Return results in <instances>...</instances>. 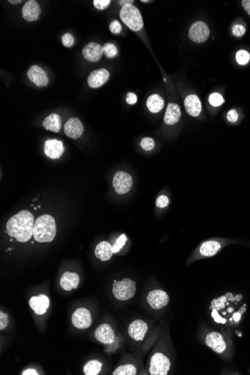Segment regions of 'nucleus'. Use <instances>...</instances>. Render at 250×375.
<instances>
[{"mask_svg": "<svg viewBox=\"0 0 250 375\" xmlns=\"http://www.w3.org/2000/svg\"><path fill=\"white\" fill-rule=\"evenodd\" d=\"M104 53L108 58H114L118 54V50L116 46L113 44H106L103 46Z\"/></svg>", "mask_w": 250, "mask_h": 375, "instance_id": "30", "label": "nucleus"}, {"mask_svg": "<svg viewBox=\"0 0 250 375\" xmlns=\"http://www.w3.org/2000/svg\"><path fill=\"white\" fill-rule=\"evenodd\" d=\"M110 29L113 33H120L121 31V24H120L118 21H114L110 23Z\"/></svg>", "mask_w": 250, "mask_h": 375, "instance_id": "40", "label": "nucleus"}, {"mask_svg": "<svg viewBox=\"0 0 250 375\" xmlns=\"http://www.w3.org/2000/svg\"><path fill=\"white\" fill-rule=\"evenodd\" d=\"M246 29L242 25H235L233 26L232 33L237 37H241L245 34Z\"/></svg>", "mask_w": 250, "mask_h": 375, "instance_id": "37", "label": "nucleus"}, {"mask_svg": "<svg viewBox=\"0 0 250 375\" xmlns=\"http://www.w3.org/2000/svg\"><path fill=\"white\" fill-rule=\"evenodd\" d=\"M80 283L78 274L71 272H66L62 275L60 280V286L66 291H71L77 288Z\"/></svg>", "mask_w": 250, "mask_h": 375, "instance_id": "22", "label": "nucleus"}, {"mask_svg": "<svg viewBox=\"0 0 250 375\" xmlns=\"http://www.w3.org/2000/svg\"><path fill=\"white\" fill-rule=\"evenodd\" d=\"M102 363L97 360H91L87 362L83 368V372L86 375H97L101 371Z\"/></svg>", "mask_w": 250, "mask_h": 375, "instance_id": "27", "label": "nucleus"}, {"mask_svg": "<svg viewBox=\"0 0 250 375\" xmlns=\"http://www.w3.org/2000/svg\"><path fill=\"white\" fill-rule=\"evenodd\" d=\"M170 366V360L166 355L155 353L150 361L149 372L152 375H166Z\"/></svg>", "mask_w": 250, "mask_h": 375, "instance_id": "6", "label": "nucleus"}, {"mask_svg": "<svg viewBox=\"0 0 250 375\" xmlns=\"http://www.w3.org/2000/svg\"><path fill=\"white\" fill-rule=\"evenodd\" d=\"M62 40V44H63V45H64L65 46H66V47H70V46H73V44H74V39H73L71 34L70 33H66L65 34V35H63Z\"/></svg>", "mask_w": 250, "mask_h": 375, "instance_id": "34", "label": "nucleus"}, {"mask_svg": "<svg viewBox=\"0 0 250 375\" xmlns=\"http://www.w3.org/2000/svg\"><path fill=\"white\" fill-rule=\"evenodd\" d=\"M29 306L37 314H44L49 307V300L45 294L32 297L29 300Z\"/></svg>", "mask_w": 250, "mask_h": 375, "instance_id": "20", "label": "nucleus"}, {"mask_svg": "<svg viewBox=\"0 0 250 375\" xmlns=\"http://www.w3.org/2000/svg\"><path fill=\"white\" fill-rule=\"evenodd\" d=\"M34 217L29 211H21L8 220L7 232L19 242H26L33 236Z\"/></svg>", "mask_w": 250, "mask_h": 375, "instance_id": "1", "label": "nucleus"}, {"mask_svg": "<svg viewBox=\"0 0 250 375\" xmlns=\"http://www.w3.org/2000/svg\"><path fill=\"white\" fill-rule=\"evenodd\" d=\"M92 319L88 309L85 308L77 309L72 315V323L77 329H87L91 326Z\"/></svg>", "mask_w": 250, "mask_h": 375, "instance_id": "11", "label": "nucleus"}, {"mask_svg": "<svg viewBox=\"0 0 250 375\" xmlns=\"http://www.w3.org/2000/svg\"><path fill=\"white\" fill-rule=\"evenodd\" d=\"M140 146L143 150L147 151V152L152 150L155 146V140L152 138H144L141 141Z\"/></svg>", "mask_w": 250, "mask_h": 375, "instance_id": "32", "label": "nucleus"}, {"mask_svg": "<svg viewBox=\"0 0 250 375\" xmlns=\"http://www.w3.org/2000/svg\"><path fill=\"white\" fill-rule=\"evenodd\" d=\"M8 315H7L6 314H5V313L2 312V311H1V312H0V330L2 331V330L5 329L7 326H8Z\"/></svg>", "mask_w": 250, "mask_h": 375, "instance_id": "39", "label": "nucleus"}, {"mask_svg": "<svg viewBox=\"0 0 250 375\" xmlns=\"http://www.w3.org/2000/svg\"><path fill=\"white\" fill-rule=\"evenodd\" d=\"M148 331V325L142 320H135L131 323L128 328L130 337L137 342L142 341Z\"/></svg>", "mask_w": 250, "mask_h": 375, "instance_id": "12", "label": "nucleus"}, {"mask_svg": "<svg viewBox=\"0 0 250 375\" xmlns=\"http://www.w3.org/2000/svg\"><path fill=\"white\" fill-rule=\"evenodd\" d=\"M209 35L210 29L204 22L198 21L190 26L189 37L193 42L203 43L208 39Z\"/></svg>", "mask_w": 250, "mask_h": 375, "instance_id": "9", "label": "nucleus"}, {"mask_svg": "<svg viewBox=\"0 0 250 375\" xmlns=\"http://www.w3.org/2000/svg\"><path fill=\"white\" fill-rule=\"evenodd\" d=\"M62 125V120L57 114H51L45 118L43 122V127L46 131L59 132Z\"/></svg>", "mask_w": 250, "mask_h": 375, "instance_id": "25", "label": "nucleus"}, {"mask_svg": "<svg viewBox=\"0 0 250 375\" xmlns=\"http://www.w3.org/2000/svg\"><path fill=\"white\" fill-rule=\"evenodd\" d=\"M250 53L246 50H239L236 54V60H237L238 64L241 65V66L247 65L250 61Z\"/></svg>", "mask_w": 250, "mask_h": 375, "instance_id": "29", "label": "nucleus"}, {"mask_svg": "<svg viewBox=\"0 0 250 375\" xmlns=\"http://www.w3.org/2000/svg\"><path fill=\"white\" fill-rule=\"evenodd\" d=\"M184 107L187 113L191 116L197 117L201 113V101L195 94H190L186 97L184 101Z\"/></svg>", "mask_w": 250, "mask_h": 375, "instance_id": "21", "label": "nucleus"}, {"mask_svg": "<svg viewBox=\"0 0 250 375\" xmlns=\"http://www.w3.org/2000/svg\"><path fill=\"white\" fill-rule=\"evenodd\" d=\"M242 5L247 13L250 15V0H244Z\"/></svg>", "mask_w": 250, "mask_h": 375, "instance_id": "42", "label": "nucleus"}, {"mask_svg": "<svg viewBox=\"0 0 250 375\" xmlns=\"http://www.w3.org/2000/svg\"><path fill=\"white\" fill-rule=\"evenodd\" d=\"M136 368L132 364L123 365L117 368L114 372V375H136Z\"/></svg>", "mask_w": 250, "mask_h": 375, "instance_id": "28", "label": "nucleus"}, {"mask_svg": "<svg viewBox=\"0 0 250 375\" xmlns=\"http://www.w3.org/2000/svg\"><path fill=\"white\" fill-rule=\"evenodd\" d=\"M41 14V8L35 0H29L22 8V15L24 19L29 22L39 19Z\"/></svg>", "mask_w": 250, "mask_h": 375, "instance_id": "18", "label": "nucleus"}, {"mask_svg": "<svg viewBox=\"0 0 250 375\" xmlns=\"http://www.w3.org/2000/svg\"><path fill=\"white\" fill-rule=\"evenodd\" d=\"M56 225L54 218L49 214L39 217L34 225L33 236L39 243H49L54 239Z\"/></svg>", "mask_w": 250, "mask_h": 375, "instance_id": "2", "label": "nucleus"}, {"mask_svg": "<svg viewBox=\"0 0 250 375\" xmlns=\"http://www.w3.org/2000/svg\"><path fill=\"white\" fill-rule=\"evenodd\" d=\"M169 202V200L168 197L166 196L162 195L158 197V199H157L156 205L158 208H164L168 206Z\"/></svg>", "mask_w": 250, "mask_h": 375, "instance_id": "35", "label": "nucleus"}, {"mask_svg": "<svg viewBox=\"0 0 250 375\" xmlns=\"http://www.w3.org/2000/svg\"><path fill=\"white\" fill-rule=\"evenodd\" d=\"M232 243L229 240L210 239L205 241L199 246L198 255L201 258H210L216 256L225 246Z\"/></svg>", "mask_w": 250, "mask_h": 375, "instance_id": "5", "label": "nucleus"}, {"mask_svg": "<svg viewBox=\"0 0 250 375\" xmlns=\"http://www.w3.org/2000/svg\"><path fill=\"white\" fill-rule=\"evenodd\" d=\"M182 112L178 104H169L166 109L164 116V122L168 125H173L180 120Z\"/></svg>", "mask_w": 250, "mask_h": 375, "instance_id": "23", "label": "nucleus"}, {"mask_svg": "<svg viewBox=\"0 0 250 375\" xmlns=\"http://www.w3.org/2000/svg\"><path fill=\"white\" fill-rule=\"evenodd\" d=\"M94 7L98 10H104L106 8L109 6L110 5V0H94Z\"/></svg>", "mask_w": 250, "mask_h": 375, "instance_id": "36", "label": "nucleus"}, {"mask_svg": "<svg viewBox=\"0 0 250 375\" xmlns=\"http://www.w3.org/2000/svg\"><path fill=\"white\" fill-rule=\"evenodd\" d=\"M45 154L51 159H59L64 153L65 148L62 141L48 139L45 142L44 147Z\"/></svg>", "mask_w": 250, "mask_h": 375, "instance_id": "13", "label": "nucleus"}, {"mask_svg": "<svg viewBox=\"0 0 250 375\" xmlns=\"http://www.w3.org/2000/svg\"><path fill=\"white\" fill-rule=\"evenodd\" d=\"M64 130L66 134L69 138L77 139L83 134L84 128L80 119L77 118H71L66 122Z\"/></svg>", "mask_w": 250, "mask_h": 375, "instance_id": "17", "label": "nucleus"}, {"mask_svg": "<svg viewBox=\"0 0 250 375\" xmlns=\"http://www.w3.org/2000/svg\"><path fill=\"white\" fill-rule=\"evenodd\" d=\"M147 302L154 309H159L168 305L169 297L164 291L157 289L148 293Z\"/></svg>", "mask_w": 250, "mask_h": 375, "instance_id": "10", "label": "nucleus"}, {"mask_svg": "<svg viewBox=\"0 0 250 375\" xmlns=\"http://www.w3.org/2000/svg\"><path fill=\"white\" fill-rule=\"evenodd\" d=\"M96 339L103 344H111L115 339V332L108 324L99 326L94 332Z\"/></svg>", "mask_w": 250, "mask_h": 375, "instance_id": "19", "label": "nucleus"}, {"mask_svg": "<svg viewBox=\"0 0 250 375\" xmlns=\"http://www.w3.org/2000/svg\"><path fill=\"white\" fill-rule=\"evenodd\" d=\"M104 54L103 46L97 43H90L83 49V56L87 61L97 63Z\"/></svg>", "mask_w": 250, "mask_h": 375, "instance_id": "15", "label": "nucleus"}, {"mask_svg": "<svg viewBox=\"0 0 250 375\" xmlns=\"http://www.w3.org/2000/svg\"><path fill=\"white\" fill-rule=\"evenodd\" d=\"M113 254H114L113 246L108 241H102L98 243L94 250V255L96 257L102 262L110 260L113 256Z\"/></svg>", "mask_w": 250, "mask_h": 375, "instance_id": "24", "label": "nucleus"}, {"mask_svg": "<svg viewBox=\"0 0 250 375\" xmlns=\"http://www.w3.org/2000/svg\"><path fill=\"white\" fill-rule=\"evenodd\" d=\"M113 185L117 194L124 195L131 191L133 187L132 176L125 172L118 171L114 176Z\"/></svg>", "mask_w": 250, "mask_h": 375, "instance_id": "7", "label": "nucleus"}, {"mask_svg": "<svg viewBox=\"0 0 250 375\" xmlns=\"http://www.w3.org/2000/svg\"><path fill=\"white\" fill-rule=\"evenodd\" d=\"M110 78V73L105 68L98 69L91 72L88 77V83L91 88H97L105 84Z\"/></svg>", "mask_w": 250, "mask_h": 375, "instance_id": "16", "label": "nucleus"}, {"mask_svg": "<svg viewBox=\"0 0 250 375\" xmlns=\"http://www.w3.org/2000/svg\"><path fill=\"white\" fill-rule=\"evenodd\" d=\"M126 241V235H121V236L117 240L116 243H115V245L113 246V252H114V253H116V252H119V251L121 250V248L123 247V246L125 244Z\"/></svg>", "mask_w": 250, "mask_h": 375, "instance_id": "33", "label": "nucleus"}, {"mask_svg": "<svg viewBox=\"0 0 250 375\" xmlns=\"http://www.w3.org/2000/svg\"><path fill=\"white\" fill-rule=\"evenodd\" d=\"M8 2H9V3L14 4V5H15V4L21 3V1H20V0L19 1H14V0H9V1H8Z\"/></svg>", "mask_w": 250, "mask_h": 375, "instance_id": "44", "label": "nucleus"}, {"mask_svg": "<svg viewBox=\"0 0 250 375\" xmlns=\"http://www.w3.org/2000/svg\"><path fill=\"white\" fill-rule=\"evenodd\" d=\"M22 375H39V374H38V372H37L35 370V369H26V370H25L24 371V372H23Z\"/></svg>", "mask_w": 250, "mask_h": 375, "instance_id": "43", "label": "nucleus"}, {"mask_svg": "<svg viewBox=\"0 0 250 375\" xmlns=\"http://www.w3.org/2000/svg\"><path fill=\"white\" fill-rule=\"evenodd\" d=\"M120 18L134 32H138L143 28V21L139 9L131 4L123 5L120 11Z\"/></svg>", "mask_w": 250, "mask_h": 375, "instance_id": "3", "label": "nucleus"}, {"mask_svg": "<svg viewBox=\"0 0 250 375\" xmlns=\"http://www.w3.org/2000/svg\"><path fill=\"white\" fill-rule=\"evenodd\" d=\"M205 344L215 353L222 354L227 349V341L224 336L218 332H211L205 338Z\"/></svg>", "mask_w": 250, "mask_h": 375, "instance_id": "8", "label": "nucleus"}, {"mask_svg": "<svg viewBox=\"0 0 250 375\" xmlns=\"http://www.w3.org/2000/svg\"><path fill=\"white\" fill-rule=\"evenodd\" d=\"M163 107H164V101L158 94H152L147 100V107L148 110L153 113H158L159 111L162 110Z\"/></svg>", "mask_w": 250, "mask_h": 375, "instance_id": "26", "label": "nucleus"}, {"mask_svg": "<svg viewBox=\"0 0 250 375\" xmlns=\"http://www.w3.org/2000/svg\"><path fill=\"white\" fill-rule=\"evenodd\" d=\"M28 78L35 83L38 87H46L49 83L46 72L38 66H33L29 68L27 73Z\"/></svg>", "mask_w": 250, "mask_h": 375, "instance_id": "14", "label": "nucleus"}, {"mask_svg": "<svg viewBox=\"0 0 250 375\" xmlns=\"http://www.w3.org/2000/svg\"><path fill=\"white\" fill-rule=\"evenodd\" d=\"M136 283L125 278L119 282H115L113 286V294L115 298L121 301L130 300L135 295Z\"/></svg>", "mask_w": 250, "mask_h": 375, "instance_id": "4", "label": "nucleus"}, {"mask_svg": "<svg viewBox=\"0 0 250 375\" xmlns=\"http://www.w3.org/2000/svg\"><path fill=\"white\" fill-rule=\"evenodd\" d=\"M127 103L131 105H134L137 102V97L134 93L129 92L127 95L126 98Z\"/></svg>", "mask_w": 250, "mask_h": 375, "instance_id": "41", "label": "nucleus"}, {"mask_svg": "<svg viewBox=\"0 0 250 375\" xmlns=\"http://www.w3.org/2000/svg\"><path fill=\"white\" fill-rule=\"evenodd\" d=\"M238 118H239V115L235 110H231L227 113V120L231 123H235L238 121Z\"/></svg>", "mask_w": 250, "mask_h": 375, "instance_id": "38", "label": "nucleus"}, {"mask_svg": "<svg viewBox=\"0 0 250 375\" xmlns=\"http://www.w3.org/2000/svg\"><path fill=\"white\" fill-rule=\"evenodd\" d=\"M225 102L223 96L219 93H213L209 97V103L213 107H220Z\"/></svg>", "mask_w": 250, "mask_h": 375, "instance_id": "31", "label": "nucleus"}]
</instances>
